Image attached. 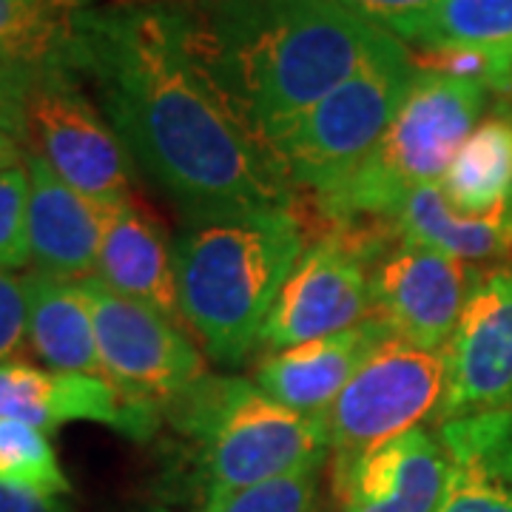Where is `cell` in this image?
Returning <instances> with one entry per match:
<instances>
[{"instance_id":"27","label":"cell","mask_w":512,"mask_h":512,"mask_svg":"<svg viewBox=\"0 0 512 512\" xmlns=\"http://www.w3.org/2000/svg\"><path fill=\"white\" fill-rule=\"evenodd\" d=\"M32 265L29 254V171L26 163L0 174V271Z\"/></svg>"},{"instance_id":"12","label":"cell","mask_w":512,"mask_h":512,"mask_svg":"<svg viewBox=\"0 0 512 512\" xmlns=\"http://www.w3.org/2000/svg\"><path fill=\"white\" fill-rule=\"evenodd\" d=\"M473 279L467 262L402 242L370 268L373 316L416 348L444 350Z\"/></svg>"},{"instance_id":"34","label":"cell","mask_w":512,"mask_h":512,"mask_svg":"<svg viewBox=\"0 0 512 512\" xmlns=\"http://www.w3.org/2000/svg\"><path fill=\"white\" fill-rule=\"evenodd\" d=\"M123 3H143V0H123Z\"/></svg>"},{"instance_id":"33","label":"cell","mask_w":512,"mask_h":512,"mask_svg":"<svg viewBox=\"0 0 512 512\" xmlns=\"http://www.w3.org/2000/svg\"><path fill=\"white\" fill-rule=\"evenodd\" d=\"M60 3H66V6H72V9H89L92 0H60Z\"/></svg>"},{"instance_id":"32","label":"cell","mask_w":512,"mask_h":512,"mask_svg":"<svg viewBox=\"0 0 512 512\" xmlns=\"http://www.w3.org/2000/svg\"><path fill=\"white\" fill-rule=\"evenodd\" d=\"M26 163V148L18 137H12L6 128H0V174L9 168H18Z\"/></svg>"},{"instance_id":"19","label":"cell","mask_w":512,"mask_h":512,"mask_svg":"<svg viewBox=\"0 0 512 512\" xmlns=\"http://www.w3.org/2000/svg\"><path fill=\"white\" fill-rule=\"evenodd\" d=\"M26 293V345L49 370L103 376L94 319L80 282L29 271L20 279ZM106 379V376H103Z\"/></svg>"},{"instance_id":"16","label":"cell","mask_w":512,"mask_h":512,"mask_svg":"<svg viewBox=\"0 0 512 512\" xmlns=\"http://www.w3.org/2000/svg\"><path fill=\"white\" fill-rule=\"evenodd\" d=\"M390 336L393 330L382 319L370 316L342 333L274 350L256 367V384L279 404L319 419L370 359V353Z\"/></svg>"},{"instance_id":"9","label":"cell","mask_w":512,"mask_h":512,"mask_svg":"<svg viewBox=\"0 0 512 512\" xmlns=\"http://www.w3.org/2000/svg\"><path fill=\"white\" fill-rule=\"evenodd\" d=\"M80 288L92 308L100 370L123 396L163 413L165 404L208 376L200 348L183 325L114 293L94 276Z\"/></svg>"},{"instance_id":"13","label":"cell","mask_w":512,"mask_h":512,"mask_svg":"<svg viewBox=\"0 0 512 512\" xmlns=\"http://www.w3.org/2000/svg\"><path fill=\"white\" fill-rule=\"evenodd\" d=\"M0 416L43 433L72 421H92L134 441H148L163 424L157 407L128 399L103 376L63 373L18 359L0 365Z\"/></svg>"},{"instance_id":"3","label":"cell","mask_w":512,"mask_h":512,"mask_svg":"<svg viewBox=\"0 0 512 512\" xmlns=\"http://www.w3.org/2000/svg\"><path fill=\"white\" fill-rule=\"evenodd\" d=\"M305 254L293 211L188 220L174 239L183 322L220 365H239Z\"/></svg>"},{"instance_id":"28","label":"cell","mask_w":512,"mask_h":512,"mask_svg":"<svg viewBox=\"0 0 512 512\" xmlns=\"http://www.w3.org/2000/svg\"><path fill=\"white\" fill-rule=\"evenodd\" d=\"M336 3L345 6L350 15L382 32H390L404 43L441 0H336Z\"/></svg>"},{"instance_id":"8","label":"cell","mask_w":512,"mask_h":512,"mask_svg":"<svg viewBox=\"0 0 512 512\" xmlns=\"http://www.w3.org/2000/svg\"><path fill=\"white\" fill-rule=\"evenodd\" d=\"M444 350L416 348L399 336L384 339L359 373L345 384L336 402L319 416L333 470L396 439L427 416H436L444 399Z\"/></svg>"},{"instance_id":"18","label":"cell","mask_w":512,"mask_h":512,"mask_svg":"<svg viewBox=\"0 0 512 512\" xmlns=\"http://www.w3.org/2000/svg\"><path fill=\"white\" fill-rule=\"evenodd\" d=\"M447 487L439 512H512V410L441 421Z\"/></svg>"},{"instance_id":"14","label":"cell","mask_w":512,"mask_h":512,"mask_svg":"<svg viewBox=\"0 0 512 512\" xmlns=\"http://www.w3.org/2000/svg\"><path fill=\"white\" fill-rule=\"evenodd\" d=\"M342 512H439L447 456L439 439L413 427L333 470Z\"/></svg>"},{"instance_id":"6","label":"cell","mask_w":512,"mask_h":512,"mask_svg":"<svg viewBox=\"0 0 512 512\" xmlns=\"http://www.w3.org/2000/svg\"><path fill=\"white\" fill-rule=\"evenodd\" d=\"M416 77L407 46L379 29L356 72L271 146V157L293 191H311L319 200L345 183L379 146Z\"/></svg>"},{"instance_id":"10","label":"cell","mask_w":512,"mask_h":512,"mask_svg":"<svg viewBox=\"0 0 512 512\" xmlns=\"http://www.w3.org/2000/svg\"><path fill=\"white\" fill-rule=\"evenodd\" d=\"M444 359L439 421L512 410V265L476 274Z\"/></svg>"},{"instance_id":"31","label":"cell","mask_w":512,"mask_h":512,"mask_svg":"<svg viewBox=\"0 0 512 512\" xmlns=\"http://www.w3.org/2000/svg\"><path fill=\"white\" fill-rule=\"evenodd\" d=\"M0 512H72L63 495L0 484Z\"/></svg>"},{"instance_id":"4","label":"cell","mask_w":512,"mask_h":512,"mask_svg":"<svg viewBox=\"0 0 512 512\" xmlns=\"http://www.w3.org/2000/svg\"><path fill=\"white\" fill-rule=\"evenodd\" d=\"M163 419L188 444L202 501L322 467L330 453L322 421L279 404L242 376H202L165 404Z\"/></svg>"},{"instance_id":"22","label":"cell","mask_w":512,"mask_h":512,"mask_svg":"<svg viewBox=\"0 0 512 512\" xmlns=\"http://www.w3.org/2000/svg\"><path fill=\"white\" fill-rule=\"evenodd\" d=\"M404 46H464L512 55V0H441Z\"/></svg>"},{"instance_id":"20","label":"cell","mask_w":512,"mask_h":512,"mask_svg":"<svg viewBox=\"0 0 512 512\" xmlns=\"http://www.w3.org/2000/svg\"><path fill=\"white\" fill-rule=\"evenodd\" d=\"M402 242L453 256L461 262H484L512 254V208L484 217L458 214L444 197L441 183L416 188L393 217Z\"/></svg>"},{"instance_id":"35","label":"cell","mask_w":512,"mask_h":512,"mask_svg":"<svg viewBox=\"0 0 512 512\" xmlns=\"http://www.w3.org/2000/svg\"><path fill=\"white\" fill-rule=\"evenodd\" d=\"M148 512H171V510H148Z\"/></svg>"},{"instance_id":"17","label":"cell","mask_w":512,"mask_h":512,"mask_svg":"<svg viewBox=\"0 0 512 512\" xmlns=\"http://www.w3.org/2000/svg\"><path fill=\"white\" fill-rule=\"evenodd\" d=\"M94 279L183 325L174 245H168L163 228L134 200L109 208Z\"/></svg>"},{"instance_id":"21","label":"cell","mask_w":512,"mask_h":512,"mask_svg":"<svg viewBox=\"0 0 512 512\" xmlns=\"http://www.w3.org/2000/svg\"><path fill=\"white\" fill-rule=\"evenodd\" d=\"M444 197L467 217L512 208V111L495 109L458 148L444 180Z\"/></svg>"},{"instance_id":"2","label":"cell","mask_w":512,"mask_h":512,"mask_svg":"<svg viewBox=\"0 0 512 512\" xmlns=\"http://www.w3.org/2000/svg\"><path fill=\"white\" fill-rule=\"evenodd\" d=\"M183 15L200 66L268 151L379 35L336 0H194Z\"/></svg>"},{"instance_id":"24","label":"cell","mask_w":512,"mask_h":512,"mask_svg":"<svg viewBox=\"0 0 512 512\" xmlns=\"http://www.w3.org/2000/svg\"><path fill=\"white\" fill-rule=\"evenodd\" d=\"M0 484L52 495L72 493L49 433L6 416H0Z\"/></svg>"},{"instance_id":"29","label":"cell","mask_w":512,"mask_h":512,"mask_svg":"<svg viewBox=\"0 0 512 512\" xmlns=\"http://www.w3.org/2000/svg\"><path fill=\"white\" fill-rule=\"evenodd\" d=\"M37 66L40 63H29V60L0 52V128H6L20 143H23L26 97L35 83Z\"/></svg>"},{"instance_id":"7","label":"cell","mask_w":512,"mask_h":512,"mask_svg":"<svg viewBox=\"0 0 512 512\" xmlns=\"http://www.w3.org/2000/svg\"><path fill=\"white\" fill-rule=\"evenodd\" d=\"M23 148L89 200H131L126 146L63 55L37 66L23 111Z\"/></svg>"},{"instance_id":"25","label":"cell","mask_w":512,"mask_h":512,"mask_svg":"<svg viewBox=\"0 0 512 512\" xmlns=\"http://www.w3.org/2000/svg\"><path fill=\"white\" fill-rule=\"evenodd\" d=\"M419 74H441L453 80H470L484 86L487 92H512V55L464 49V46H407Z\"/></svg>"},{"instance_id":"1","label":"cell","mask_w":512,"mask_h":512,"mask_svg":"<svg viewBox=\"0 0 512 512\" xmlns=\"http://www.w3.org/2000/svg\"><path fill=\"white\" fill-rule=\"evenodd\" d=\"M63 60L92 86L131 163L188 220L293 211L296 191L191 49L180 6L117 3L74 15Z\"/></svg>"},{"instance_id":"15","label":"cell","mask_w":512,"mask_h":512,"mask_svg":"<svg viewBox=\"0 0 512 512\" xmlns=\"http://www.w3.org/2000/svg\"><path fill=\"white\" fill-rule=\"evenodd\" d=\"M26 171L32 271L69 282H83L94 276L111 205L74 191L32 154H26Z\"/></svg>"},{"instance_id":"23","label":"cell","mask_w":512,"mask_h":512,"mask_svg":"<svg viewBox=\"0 0 512 512\" xmlns=\"http://www.w3.org/2000/svg\"><path fill=\"white\" fill-rule=\"evenodd\" d=\"M77 12L60 0H0V52L29 63L60 57Z\"/></svg>"},{"instance_id":"26","label":"cell","mask_w":512,"mask_h":512,"mask_svg":"<svg viewBox=\"0 0 512 512\" xmlns=\"http://www.w3.org/2000/svg\"><path fill=\"white\" fill-rule=\"evenodd\" d=\"M319 467H305L254 487L211 495L200 512H316Z\"/></svg>"},{"instance_id":"11","label":"cell","mask_w":512,"mask_h":512,"mask_svg":"<svg viewBox=\"0 0 512 512\" xmlns=\"http://www.w3.org/2000/svg\"><path fill=\"white\" fill-rule=\"evenodd\" d=\"M370 265L348 239L336 234L316 239L282 285L256 345L296 348L370 319Z\"/></svg>"},{"instance_id":"30","label":"cell","mask_w":512,"mask_h":512,"mask_svg":"<svg viewBox=\"0 0 512 512\" xmlns=\"http://www.w3.org/2000/svg\"><path fill=\"white\" fill-rule=\"evenodd\" d=\"M26 345V293L23 282L0 271V365L12 362Z\"/></svg>"},{"instance_id":"5","label":"cell","mask_w":512,"mask_h":512,"mask_svg":"<svg viewBox=\"0 0 512 512\" xmlns=\"http://www.w3.org/2000/svg\"><path fill=\"white\" fill-rule=\"evenodd\" d=\"M490 92L470 80L419 74L379 146L336 191L316 200L336 225L393 222L421 185L441 183L458 148L481 123Z\"/></svg>"}]
</instances>
